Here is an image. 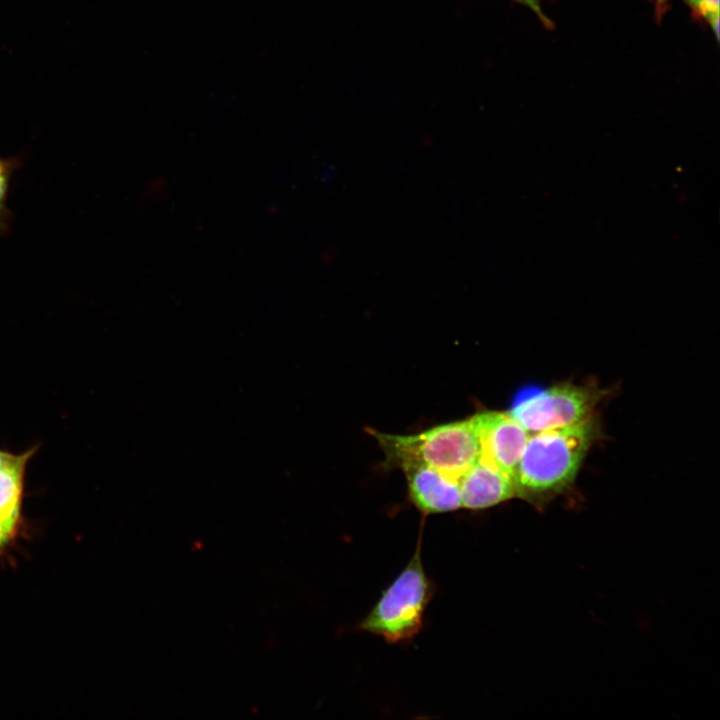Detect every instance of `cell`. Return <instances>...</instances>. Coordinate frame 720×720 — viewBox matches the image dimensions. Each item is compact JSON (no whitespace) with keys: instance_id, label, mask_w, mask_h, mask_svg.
<instances>
[{"instance_id":"cell-1","label":"cell","mask_w":720,"mask_h":720,"mask_svg":"<svg viewBox=\"0 0 720 720\" xmlns=\"http://www.w3.org/2000/svg\"><path fill=\"white\" fill-rule=\"evenodd\" d=\"M595 434L592 418L530 433L514 475L517 497L543 508L570 488Z\"/></svg>"},{"instance_id":"cell-2","label":"cell","mask_w":720,"mask_h":720,"mask_svg":"<svg viewBox=\"0 0 720 720\" xmlns=\"http://www.w3.org/2000/svg\"><path fill=\"white\" fill-rule=\"evenodd\" d=\"M386 456V464L430 466L459 480L481 458V444L471 417L432 427L418 434L397 435L367 429Z\"/></svg>"},{"instance_id":"cell-3","label":"cell","mask_w":720,"mask_h":720,"mask_svg":"<svg viewBox=\"0 0 720 720\" xmlns=\"http://www.w3.org/2000/svg\"><path fill=\"white\" fill-rule=\"evenodd\" d=\"M431 579L421 558V535L409 562L359 623L361 631L390 644L413 639L423 626L427 605L433 597Z\"/></svg>"},{"instance_id":"cell-4","label":"cell","mask_w":720,"mask_h":720,"mask_svg":"<svg viewBox=\"0 0 720 720\" xmlns=\"http://www.w3.org/2000/svg\"><path fill=\"white\" fill-rule=\"evenodd\" d=\"M601 392L588 386L559 384L530 392L508 411L528 432L571 426L592 418Z\"/></svg>"},{"instance_id":"cell-5","label":"cell","mask_w":720,"mask_h":720,"mask_svg":"<svg viewBox=\"0 0 720 720\" xmlns=\"http://www.w3.org/2000/svg\"><path fill=\"white\" fill-rule=\"evenodd\" d=\"M472 418L480 439L481 459L514 478L530 432L508 411H484Z\"/></svg>"},{"instance_id":"cell-6","label":"cell","mask_w":720,"mask_h":720,"mask_svg":"<svg viewBox=\"0 0 720 720\" xmlns=\"http://www.w3.org/2000/svg\"><path fill=\"white\" fill-rule=\"evenodd\" d=\"M400 469L406 476L410 501L424 515L462 508L458 479L423 464H407Z\"/></svg>"},{"instance_id":"cell-7","label":"cell","mask_w":720,"mask_h":720,"mask_svg":"<svg viewBox=\"0 0 720 720\" xmlns=\"http://www.w3.org/2000/svg\"><path fill=\"white\" fill-rule=\"evenodd\" d=\"M462 508L483 510L517 496L514 478L480 458L459 478Z\"/></svg>"},{"instance_id":"cell-8","label":"cell","mask_w":720,"mask_h":720,"mask_svg":"<svg viewBox=\"0 0 720 720\" xmlns=\"http://www.w3.org/2000/svg\"><path fill=\"white\" fill-rule=\"evenodd\" d=\"M30 450L0 466V521L15 528L23 491V476Z\"/></svg>"},{"instance_id":"cell-9","label":"cell","mask_w":720,"mask_h":720,"mask_svg":"<svg viewBox=\"0 0 720 720\" xmlns=\"http://www.w3.org/2000/svg\"><path fill=\"white\" fill-rule=\"evenodd\" d=\"M21 159L17 156L0 157V234H6L13 218L7 207L10 181L14 171L20 166Z\"/></svg>"},{"instance_id":"cell-10","label":"cell","mask_w":720,"mask_h":720,"mask_svg":"<svg viewBox=\"0 0 720 720\" xmlns=\"http://www.w3.org/2000/svg\"><path fill=\"white\" fill-rule=\"evenodd\" d=\"M687 4L707 21L719 15V0H685Z\"/></svg>"},{"instance_id":"cell-11","label":"cell","mask_w":720,"mask_h":720,"mask_svg":"<svg viewBox=\"0 0 720 720\" xmlns=\"http://www.w3.org/2000/svg\"><path fill=\"white\" fill-rule=\"evenodd\" d=\"M513 1L521 3L525 6H527L528 8H530L545 26H547V27L552 26V22L549 20V18L545 15V13L542 10L541 0H513Z\"/></svg>"},{"instance_id":"cell-12","label":"cell","mask_w":720,"mask_h":720,"mask_svg":"<svg viewBox=\"0 0 720 720\" xmlns=\"http://www.w3.org/2000/svg\"><path fill=\"white\" fill-rule=\"evenodd\" d=\"M14 530L15 528L0 521V548L8 541Z\"/></svg>"},{"instance_id":"cell-13","label":"cell","mask_w":720,"mask_h":720,"mask_svg":"<svg viewBox=\"0 0 720 720\" xmlns=\"http://www.w3.org/2000/svg\"><path fill=\"white\" fill-rule=\"evenodd\" d=\"M16 455L0 450V466L12 461Z\"/></svg>"},{"instance_id":"cell-14","label":"cell","mask_w":720,"mask_h":720,"mask_svg":"<svg viewBox=\"0 0 720 720\" xmlns=\"http://www.w3.org/2000/svg\"><path fill=\"white\" fill-rule=\"evenodd\" d=\"M654 1H656L657 3L664 4V3L668 2L669 0H654Z\"/></svg>"}]
</instances>
